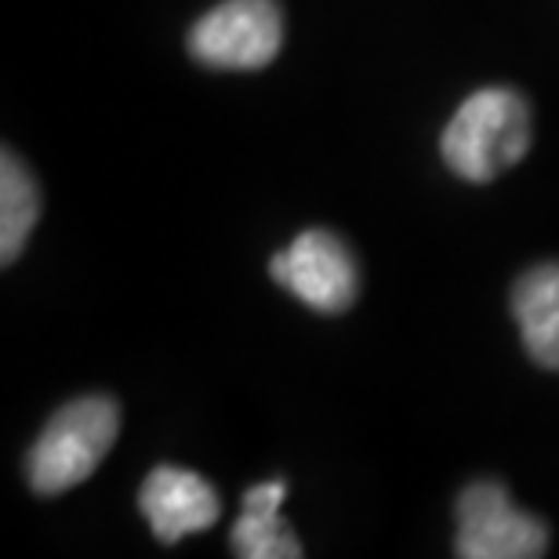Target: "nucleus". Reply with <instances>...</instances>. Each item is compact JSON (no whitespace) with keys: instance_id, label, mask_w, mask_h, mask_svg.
Segmentation results:
<instances>
[{"instance_id":"f257e3e1","label":"nucleus","mask_w":559,"mask_h":559,"mask_svg":"<svg viewBox=\"0 0 559 559\" xmlns=\"http://www.w3.org/2000/svg\"><path fill=\"white\" fill-rule=\"evenodd\" d=\"M531 150V106L512 87H479L443 128L440 153L465 182H495Z\"/></svg>"},{"instance_id":"f03ea898","label":"nucleus","mask_w":559,"mask_h":559,"mask_svg":"<svg viewBox=\"0 0 559 559\" xmlns=\"http://www.w3.org/2000/svg\"><path fill=\"white\" fill-rule=\"evenodd\" d=\"M120 407L109 396H81L55 415L26 454V479L37 495H62L95 476L114 451Z\"/></svg>"},{"instance_id":"7ed1b4c3","label":"nucleus","mask_w":559,"mask_h":559,"mask_svg":"<svg viewBox=\"0 0 559 559\" xmlns=\"http://www.w3.org/2000/svg\"><path fill=\"white\" fill-rule=\"evenodd\" d=\"M186 44L207 70H265L284 48V11L276 0H222L193 22Z\"/></svg>"},{"instance_id":"20e7f679","label":"nucleus","mask_w":559,"mask_h":559,"mask_svg":"<svg viewBox=\"0 0 559 559\" xmlns=\"http://www.w3.org/2000/svg\"><path fill=\"white\" fill-rule=\"evenodd\" d=\"M462 559H538L549 552V527L512 506L498 479H476L457 498V538Z\"/></svg>"},{"instance_id":"39448f33","label":"nucleus","mask_w":559,"mask_h":559,"mask_svg":"<svg viewBox=\"0 0 559 559\" xmlns=\"http://www.w3.org/2000/svg\"><path fill=\"white\" fill-rule=\"evenodd\" d=\"M270 276L301 306L338 317L360 295V265L331 229H306L270 259Z\"/></svg>"},{"instance_id":"423d86ee","label":"nucleus","mask_w":559,"mask_h":559,"mask_svg":"<svg viewBox=\"0 0 559 559\" xmlns=\"http://www.w3.org/2000/svg\"><path fill=\"white\" fill-rule=\"evenodd\" d=\"M139 509L160 545H178L189 534L215 527L222 516L218 490L189 468L156 465L139 487Z\"/></svg>"},{"instance_id":"0eeeda50","label":"nucleus","mask_w":559,"mask_h":559,"mask_svg":"<svg viewBox=\"0 0 559 559\" xmlns=\"http://www.w3.org/2000/svg\"><path fill=\"white\" fill-rule=\"evenodd\" d=\"M284 498H287L284 479H265V484L243 490L240 498L243 512L229 531L233 552L243 559H298L306 552L298 534L290 531V523L280 516Z\"/></svg>"},{"instance_id":"6e6552de","label":"nucleus","mask_w":559,"mask_h":559,"mask_svg":"<svg viewBox=\"0 0 559 559\" xmlns=\"http://www.w3.org/2000/svg\"><path fill=\"white\" fill-rule=\"evenodd\" d=\"M512 317L531 360L559 371V262H542L512 287Z\"/></svg>"},{"instance_id":"1a4fd4ad","label":"nucleus","mask_w":559,"mask_h":559,"mask_svg":"<svg viewBox=\"0 0 559 559\" xmlns=\"http://www.w3.org/2000/svg\"><path fill=\"white\" fill-rule=\"evenodd\" d=\"M40 218V186L15 153L0 156V262L11 265Z\"/></svg>"}]
</instances>
